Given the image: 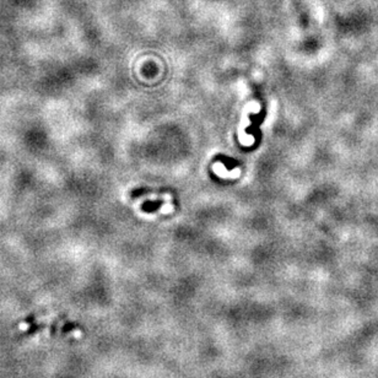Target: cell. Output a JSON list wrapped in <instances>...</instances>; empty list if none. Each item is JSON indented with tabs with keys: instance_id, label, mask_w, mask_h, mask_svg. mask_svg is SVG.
Listing matches in <instances>:
<instances>
[]
</instances>
